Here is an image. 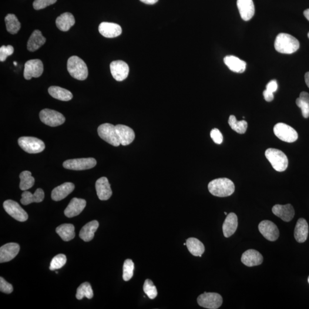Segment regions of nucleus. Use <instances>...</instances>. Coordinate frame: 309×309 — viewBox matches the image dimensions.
<instances>
[{
    "instance_id": "obj_15",
    "label": "nucleus",
    "mask_w": 309,
    "mask_h": 309,
    "mask_svg": "<svg viewBox=\"0 0 309 309\" xmlns=\"http://www.w3.org/2000/svg\"><path fill=\"white\" fill-rule=\"evenodd\" d=\"M20 245L16 243L5 244L0 248V263H8L15 258L19 253Z\"/></svg>"
},
{
    "instance_id": "obj_34",
    "label": "nucleus",
    "mask_w": 309,
    "mask_h": 309,
    "mask_svg": "<svg viewBox=\"0 0 309 309\" xmlns=\"http://www.w3.org/2000/svg\"><path fill=\"white\" fill-rule=\"evenodd\" d=\"M20 189L26 191L31 189L34 185L35 178L32 176V173L28 171H22L20 175Z\"/></svg>"
},
{
    "instance_id": "obj_26",
    "label": "nucleus",
    "mask_w": 309,
    "mask_h": 309,
    "mask_svg": "<svg viewBox=\"0 0 309 309\" xmlns=\"http://www.w3.org/2000/svg\"><path fill=\"white\" fill-rule=\"evenodd\" d=\"M309 234V226L304 218L299 219L294 230V237L299 243H304L307 241Z\"/></svg>"
},
{
    "instance_id": "obj_18",
    "label": "nucleus",
    "mask_w": 309,
    "mask_h": 309,
    "mask_svg": "<svg viewBox=\"0 0 309 309\" xmlns=\"http://www.w3.org/2000/svg\"><path fill=\"white\" fill-rule=\"evenodd\" d=\"M86 206V201L85 199L74 198L70 200L66 207L65 214L66 217L73 218L79 216Z\"/></svg>"
},
{
    "instance_id": "obj_14",
    "label": "nucleus",
    "mask_w": 309,
    "mask_h": 309,
    "mask_svg": "<svg viewBox=\"0 0 309 309\" xmlns=\"http://www.w3.org/2000/svg\"><path fill=\"white\" fill-rule=\"evenodd\" d=\"M110 72L117 81L122 82L125 80L129 73V66L126 62L117 60L110 63Z\"/></svg>"
},
{
    "instance_id": "obj_24",
    "label": "nucleus",
    "mask_w": 309,
    "mask_h": 309,
    "mask_svg": "<svg viewBox=\"0 0 309 309\" xmlns=\"http://www.w3.org/2000/svg\"><path fill=\"white\" fill-rule=\"evenodd\" d=\"M224 63L231 71L242 73L246 68V63L234 56H227L224 58Z\"/></svg>"
},
{
    "instance_id": "obj_5",
    "label": "nucleus",
    "mask_w": 309,
    "mask_h": 309,
    "mask_svg": "<svg viewBox=\"0 0 309 309\" xmlns=\"http://www.w3.org/2000/svg\"><path fill=\"white\" fill-rule=\"evenodd\" d=\"M19 145L29 154H38L45 149V144L42 140L34 137H21L18 140Z\"/></svg>"
},
{
    "instance_id": "obj_37",
    "label": "nucleus",
    "mask_w": 309,
    "mask_h": 309,
    "mask_svg": "<svg viewBox=\"0 0 309 309\" xmlns=\"http://www.w3.org/2000/svg\"><path fill=\"white\" fill-rule=\"evenodd\" d=\"M228 124L236 132L243 134L246 132L247 129V123L245 120L238 121L236 116L230 115L228 119Z\"/></svg>"
},
{
    "instance_id": "obj_23",
    "label": "nucleus",
    "mask_w": 309,
    "mask_h": 309,
    "mask_svg": "<svg viewBox=\"0 0 309 309\" xmlns=\"http://www.w3.org/2000/svg\"><path fill=\"white\" fill-rule=\"evenodd\" d=\"M75 189V185L72 183L66 182L55 188L52 191L51 198L53 200H62L68 196Z\"/></svg>"
},
{
    "instance_id": "obj_45",
    "label": "nucleus",
    "mask_w": 309,
    "mask_h": 309,
    "mask_svg": "<svg viewBox=\"0 0 309 309\" xmlns=\"http://www.w3.org/2000/svg\"><path fill=\"white\" fill-rule=\"evenodd\" d=\"M13 290L11 284H9L2 277L0 278V291L6 294H11Z\"/></svg>"
},
{
    "instance_id": "obj_3",
    "label": "nucleus",
    "mask_w": 309,
    "mask_h": 309,
    "mask_svg": "<svg viewBox=\"0 0 309 309\" xmlns=\"http://www.w3.org/2000/svg\"><path fill=\"white\" fill-rule=\"evenodd\" d=\"M67 69L73 78L85 80L88 75V70L86 64L79 57H70L67 63Z\"/></svg>"
},
{
    "instance_id": "obj_25",
    "label": "nucleus",
    "mask_w": 309,
    "mask_h": 309,
    "mask_svg": "<svg viewBox=\"0 0 309 309\" xmlns=\"http://www.w3.org/2000/svg\"><path fill=\"white\" fill-rule=\"evenodd\" d=\"M238 225L237 215L233 213L228 214L223 224L224 236L228 238L233 236L237 229Z\"/></svg>"
},
{
    "instance_id": "obj_40",
    "label": "nucleus",
    "mask_w": 309,
    "mask_h": 309,
    "mask_svg": "<svg viewBox=\"0 0 309 309\" xmlns=\"http://www.w3.org/2000/svg\"><path fill=\"white\" fill-rule=\"evenodd\" d=\"M134 264L132 260H126L123 265V278L124 281H129L133 275Z\"/></svg>"
},
{
    "instance_id": "obj_21",
    "label": "nucleus",
    "mask_w": 309,
    "mask_h": 309,
    "mask_svg": "<svg viewBox=\"0 0 309 309\" xmlns=\"http://www.w3.org/2000/svg\"><path fill=\"white\" fill-rule=\"evenodd\" d=\"M275 216L280 218L285 221H290L294 217V208L290 204L286 205L276 204L272 209Z\"/></svg>"
},
{
    "instance_id": "obj_47",
    "label": "nucleus",
    "mask_w": 309,
    "mask_h": 309,
    "mask_svg": "<svg viewBox=\"0 0 309 309\" xmlns=\"http://www.w3.org/2000/svg\"><path fill=\"white\" fill-rule=\"evenodd\" d=\"M263 95L265 100H266L267 102H272V101H273L274 99V94L268 92L266 91V90H264L263 92Z\"/></svg>"
},
{
    "instance_id": "obj_8",
    "label": "nucleus",
    "mask_w": 309,
    "mask_h": 309,
    "mask_svg": "<svg viewBox=\"0 0 309 309\" xmlns=\"http://www.w3.org/2000/svg\"><path fill=\"white\" fill-rule=\"evenodd\" d=\"M40 118L43 123L53 127L62 125L66 121L65 117L62 113L50 109L41 110Z\"/></svg>"
},
{
    "instance_id": "obj_12",
    "label": "nucleus",
    "mask_w": 309,
    "mask_h": 309,
    "mask_svg": "<svg viewBox=\"0 0 309 309\" xmlns=\"http://www.w3.org/2000/svg\"><path fill=\"white\" fill-rule=\"evenodd\" d=\"M43 71L44 66L41 60H30L25 63L23 76L26 80H31L32 77L41 76Z\"/></svg>"
},
{
    "instance_id": "obj_28",
    "label": "nucleus",
    "mask_w": 309,
    "mask_h": 309,
    "mask_svg": "<svg viewBox=\"0 0 309 309\" xmlns=\"http://www.w3.org/2000/svg\"><path fill=\"white\" fill-rule=\"evenodd\" d=\"M46 42V39L39 30H35L29 39L27 49L30 52H35L39 49Z\"/></svg>"
},
{
    "instance_id": "obj_1",
    "label": "nucleus",
    "mask_w": 309,
    "mask_h": 309,
    "mask_svg": "<svg viewBox=\"0 0 309 309\" xmlns=\"http://www.w3.org/2000/svg\"><path fill=\"white\" fill-rule=\"evenodd\" d=\"M274 47L277 52L284 54H292L300 48V43L294 37L287 33H280L274 42Z\"/></svg>"
},
{
    "instance_id": "obj_46",
    "label": "nucleus",
    "mask_w": 309,
    "mask_h": 309,
    "mask_svg": "<svg viewBox=\"0 0 309 309\" xmlns=\"http://www.w3.org/2000/svg\"><path fill=\"white\" fill-rule=\"evenodd\" d=\"M278 89V84L275 80H271L266 86V90L267 92L273 94L277 91Z\"/></svg>"
},
{
    "instance_id": "obj_44",
    "label": "nucleus",
    "mask_w": 309,
    "mask_h": 309,
    "mask_svg": "<svg viewBox=\"0 0 309 309\" xmlns=\"http://www.w3.org/2000/svg\"><path fill=\"white\" fill-rule=\"evenodd\" d=\"M210 136L215 143L221 144L223 142V137L222 134L217 129H214L211 130Z\"/></svg>"
},
{
    "instance_id": "obj_51",
    "label": "nucleus",
    "mask_w": 309,
    "mask_h": 309,
    "mask_svg": "<svg viewBox=\"0 0 309 309\" xmlns=\"http://www.w3.org/2000/svg\"><path fill=\"white\" fill-rule=\"evenodd\" d=\"M13 65H14L15 66H16L17 65H18V63H17L16 62H13Z\"/></svg>"
},
{
    "instance_id": "obj_20",
    "label": "nucleus",
    "mask_w": 309,
    "mask_h": 309,
    "mask_svg": "<svg viewBox=\"0 0 309 309\" xmlns=\"http://www.w3.org/2000/svg\"><path fill=\"white\" fill-rule=\"evenodd\" d=\"M263 255L257 250L250 249L244 252L242 255L241 261L248 267L258 266L263 263Z\"/></svg>"
},
{
    "instance_id": "obj_43",
    "label": "nucleus",
    "mask_w": 309,
    "mask_h": 309,
    "mask_svg": "<svg viewBox=\"0 0 309 309\" xmlns=\"http://www.w3.org/2000/svg\"><path fill=\"white\" fill-rule=\"evenodd\" d=\"M56 1L57 0H35L33 6L35 9L40 10L54 4Z\"/></svg>"
},
{
    "instance_id": "obj_10",
    "label": "nucleus",
    "mask_w": 309,
    "mask_h": 309,
    "mask_svg": "<svg viewBox=\"0 0 309 309\" xmlns=\"http://www.w3.org/2000/svg\"><path fill=\"white\" fill-rule=\"evenodd\" d=\"M96 164L95 159L89 157L66 160L63 163V167L68 170L81 171L92 169Z\"/></svg>"
},
{
    "instance_id": "obj_38",
    "label": "nucleus",
    "mask_w": 309,
    "mask_h": 309,
    "mask_svg": "<svg viewBox=\"0 0 309 309\" xmlns=\"http://www.w3.org/2000/svg\"><path fill=\"white\" fill-rule=\"evenodd\" d=\"M76 297L77 300H82L84 297L91 299L93 297V292L91 286L88 282H85L77 288Z\"/></svg>"
},
{
    "instance_id": "obj_48",
    "label": "nucleus",
    "mask_w": 309,
    "mask_h": 309,
    "mask_svg": "<svg viewBox=\"0 0 309 309\" xmlns=\"http://www.w3.org/2000/svg\"><path fill=\"white\" fill-rule=\"evenodd\" d=\"M140 1L144 3V4L153 5L156 4L159 0H140Z\"/></svg>"
},
{
    "instance_id": "obj_35",
    "label": "nucleus",
    "mask_w": 309,
    "mask_h": 309,
    "mask_svg": "<svg viewBox=\"0 0 309 309\" xmlns=\"http://www.w3.org/2000/svg\"><path fill=\"white\" fill-rule=\"evenodd\" d=\"M5 22L6 30L12 35L16 34L21 28V23L15 15L8 14L5 17Z\"/></svg>"
},
{
    "instance_id": "obj_17",
    "label": "nucleus",
    "mask_w": 309,
    "mask_h": 309,
    "mask_svg": "<svg viewBox=\"0 0 309 309\" xmlns=\"http://www.w3.org/2000/svg\"><path fill=\"white\" fill-rule=\"evenodd\" d=\"M101 35L107 38H114L122 34V29L115 23L103 22L99 26Z\"/></svg>"
},
{
    "instance_id": "obj_30",
    "label": "nucleus",
    "mask_w": 309,
    "mask_h": 309,
    "mask_svg": "<svg viewBox=\"0 0 309 309\" xmlns=\"http://www.w3.org/2000/svg\"><path fill=\"white\" fill-rule=\"evenodd\" d=\"M21 203L23 205H28L32 203H40L44 199V192L42 189H38L35 194L29 191H24L22 194Z\"/></svg>"
},
{
    "instance_id": "obj_52",
    "label": "nucleus",
    "mask_w": 309,
    "mask_h": 309,
    "mask_svg": "<svg viewBox=\"0 0 309 309\" xmlns=\"http://www.w3.org/2000/svg\"><path fill=\"white\" fill-rule=\"evenodd\" d=\"M183 245H184V246H186V243H184L183 244Z\"/></svg>"
},
{
    "instance_id": "obj_32",
    "label": "nucleus",
    "mask_w": 309,
    "mask_h": 309,
    "mask_svg": "<svg viewBox=\"0 0 309 309\" xmlns=\"http://www.w3.org/2000/svg\"><path fill=\"white\" fill-rule=\"evenodd\" d=\"M48 92L53 98L65 102L71 100L73 97L72 93L69 90L58 86L50 87Z\"/></svg>"
},
{
    "instance_id": "obj_31",
    "label": "nucleus",
    "mask_w": 309,
    "mask_h": 309,
    "mask_svg": "<svg viewBox=\"0 0 309 309\" xmlns=\"http://www.w3.org/2000/svg\"><path fill=\"white\" fill-rule=\"evenodd\" d=\"M186 246L190 253L196 257H201L205 247L203 243L196 238H190L186 241Z\"/></svg>"
},
{
    "instance_id": "obj_36",
    "label": "nucleus",
    "mask_w": 309,
    "mask_h": 309,
    "mask_svg": "<svg viewBox=\"0 0 309 309\" xmlns=\"http://www.w3.org/2000/svg\"><path fill=\"white\" fill-rule=\"evenodd\" d=\"M296 105L301 110L302 115L305 118L309 117V94L308 92H302L300 97L296 100Z\"/></svg>"
},
{
    "instance_id": "obj_49",
    "label": "nucleus",
    "mask_w": 309,
    "mask_h": 309,
    "mask_svg": "<svg viewBox=\"0 0 309 309\" xmlns=\"http://www.w3.org/2000/svg\"><path fill=\"white\" fill-rule=\"evenodd\" d=\"M305 83L309 88V72L305 74Z\"/></svg>"
},
{
    "instance_id": "obj_13",
    "label": "nucleus",
    "mask_w": 309,
    "mask_h": 309,
    "mask_svg": "<svg viewBox=\"0 0 309 309\" xmlns=\"http://www.w3.org/2000/svg\"><path fill=\"white\" fill-rule=\"evenodd\" d=\"M258 228L260 233L268 241H276L280 236V231L276 224L270 221H262Z\"/></svg>"
},
{
    "instance_id": "obj_6",
    "label": "nucleus",
    "mask_w": 309,
    "mask_h": 309,
    "mask_svg": "<svg viewBox=\"0 0 309 309\" xmlns=\"http://www.w3.org/2000/svg\"><path fill=\"white\" fill-rule=\"evenodd\" d=\"M99 136L112 146L118 147L120 145L118 135L115 126L112 124L105 123L100 125L97 129Z\"/></svg>"
},
{
    "instance_id": "obj_7",
    "label": "nucleus",
    "mask_w": 309,
    "mask_h": 309,
    "mask_svg": "<svg viewBox=\"0 0 309 309\" xmlns=\"http://www.w3.org/2000/svg\"><path fill=\"white\" fill-rule=\"evenodd\" d=\"M274 133L278 138L287 143H293L298 138L296 131L285 123L277 124L274 127Z\"/></svg>"
},
{
    "instance_id": "obj_9",
    "label": "nucleus",
    "mask_w": 309,
    "mask_h": 309,
    "mask_svg": "<svg viewBox=\"0 0 309 309\" xmlns=\"http://www.w3.org/2000/svg\"><path fill=\"white\" fill-rule=\"evenodd\" d=\"M198 304L201 307L209 309H217L221 307L223 303L221 295L216 293H204L199 295L197 299Z\"/></svg>"
},
{
    "instance_id": "obj_39",
    "label": "nucleus",
    "mask_w": 309,
    "mask_h": 309,
    "mask_svg": "<svg viewBox=\"0 0 309 309\" xmlns=\"http://www.w3.org/2000/svg\"><path fill=\"white\" fill-rule=\"evenodd\" d=\"M66 263V257L65 254L57 255L50 263L49 269L51 271L60 269L65 266Z\"/></svg>"
},
{
    "instance_id": "obj_42",
    "label": "nucleus",
    "mask_w": 309,
    "mask_h": 309,
    "mask_svg": "<svg viewBox=\"0 0 309 309\" xmlns=\"http://www.w3.org/2000/svg\"><path fill=\"white\" fill-rule=\"evenodd\" d=\"M14 48L12 45H2L0 48V61L4 62L8 57L13 54Z\"/></svg>"
},
{
    "instance_id": "obj_54",
    "label": "nucleus",
    "mask_w": 309,
    "mask_h": 309,
    "mask_svg": "<svg viewBox=\"0 0 309 309\" xmlns=\"http://www.w3.org/2000/svg\"><path fill=\"white\" fill-rule=\"evenodd\" d=\"M308 282H309V276L308 277Z\"/></svg>"
},
{
    "instance_id": "obj_41",
    "label": "nucleus",
    "mask_w": 309,
    "mask_h": 309,
    "mask_svg": "<svg viewBox=\"0 0 309 309\" xmlns=\"http://www.w3.org/2000/svg\"><path fill=\"white\" fill-rule=\"evenodd\" d=\"M143 290L144 293L149 298L153 300L156 297L157 295V291L156 287L154 286L153 282L150 280H146L144 282L143 285Z\"/></svg>"
},
{
    "instance_id": "obj_22",
    "label": "nucleus",
    "mask_w": 309,
    "mask_h": 309,
    "mask_svg": "<svg viewBox=\"0 0 309 309\" xmlns=\"http://www.w3.org/2000/svg\"><path fill=\"white\" fill-rule=\"evenodd\" d=\"M237 6L241 18L249 21L254 15L255 7L253 0H237Z\"/></svg>"
},
{
    "instance_id": "obj_29",
    "label": "nucleus",
    "mask_w": 309,
    "mask_h": 309,
    "mask_svg": "<svg viewBox=\"0 0 309 309\" xmlns=\"http://www.w3.org/2000/svg\"><path fill=\"white\" fill-rule=\"evenodd\" d=\"M99 226L97 221H92L87 223L80 231L79 237L85 242H89L93 240L95 233Z\"/></svg>"
},
{
    "instance_id": "obj_19",
    "label": "nucleus",
    "mask_w": 309,
    "mask_h": 309,
    "mask_svg": "<svg viewBox=\"0 0 309 309\" xmlns=\"http://www.w3.org/2000/svg\"><path fill=\"white\" fill-rule=\"evenodd\" d=\"M120 144L122 146L129 145L135 139V134L130 127L123 124L115 126Z\"/></svg>"
},
{
    "instance_id": "obj_4",
    "label": "nucleus",
    "mask_w": 309,
    "mask_h": 309,
    "mask_svg": "<svg viewBox=\"0 0 309 309\" xmlns=\"http://www.w3.org/2000/svg\"><path fill=\"white\" fill-rule=\"evenodd\" d=\"M265 156L275 170L278 172H283L287 169L288 158L286 154L281 150L268 149L265 152Z\"/></svg>"
},
{
    "instance_id": "obj_27",
    "label": "nucleus",
    "mask_w": 309,
    "mask_h": 309,
    "mask_svg": "<svg viewBox=\"0 0 309 309\" xmlns=\"http://www.w3.org/2000/svg\"><path fill=\"white\" fill-rule=\"evenodd\" d=\"M56 23L60 31L66 32L75 24V19L71 13L66 12L57 18Z\"/></svg>"
},
{
    "instance_id": "obj_16",
    "label": "nucleus",
    "mask_w": 309,
    "mask_h": 309,
    "mask_svg": "<svg viewBox=\"0 0 309 309\" xmlns=\"http://www.w3.org/2000/svg\"><path fill=\"white\" fill-rule=\"evenodd\" d=\"M96 190L99 199L101 200H109L112 195L110 185L106 177H102L97 180L95 184Z\"/></svg>"
},
{
    "instance_id": "obj_2",
    "label": "nucleus",
    "mask_w": 309,
    "mask_h": 309,
    "mask_svg": "<svg viewBox=\"0 0 309 309\" xmlns=\"http://www.w3.org/2000/svg\"><path fill=\"white\" fill-rule=\"evenodd\" d=\"M208 189L214 196L227 197L231 196L235 191V185L232 181L227 178H218L209 183Z\"/></svg>"
},
{
    "instance_id": "obj_11",
    "label": "nucleus",
    "mask_w": 309,
    "mask_h": 309,
    "mask_svg": "<svg viewBox=\"0 0 309 309\" xmlns=\"http://www.w3.org/2000/svg\"><path fill=\"white\" fill-rule=\"evenodd\" d=\"M3 206L6 212L15 220L19 221H25L28 219V214L16 201L12 200H5L3 203Z\"/></svg>"
},
{
    "instance_id": "obj_53",
    "label": "nucleus",
    "mask_w": 309,
    "mask_h": 309,
    "mask_svg": "<svg viewBox=\"0 0 309 309\" xmlns=\"http://www.w3.org/2000/svg\"><path fill=\"white\" fill-rule=\"evenodd\" d=\"M224 214L225 215H227V213L226 212H224Z\"/></svg>"
},
{
    "instance_id": "obj_50",
    "label": "nucleus",
    "mask_w": 309,
    "mask_h": 309,
    "mask_svg": "<svg viewBox=\"0 0 309 309\" xmlns=\"http://www.w3.org/2000/svg\"><path fill=\"white\" fill-rule=\"evenodd\" d=\"M304 15L305 18H307V19L309 21V9L305 10L304 12Z\"/></svg>"
},
{
    "instance_id": "obj_55",
    "label": "nucleus",
    "mask_w": 309,
    "mask_h": 309,
    "mask_svg": "<svg viewBox=\"0 0 309 309\" xmlns=\"http://www.w3.org/2000/svg\"><path fill=\"white\" fill-rule=\"evenodd\" d=\"M308 38H309V32L308 33Z\"/></svg>"
},
{
    "instance_id": "obj_33",
    "label": "nucleus",
    "mask_w": 309,
    "mask_h": 309,
    "mask_svg": "<svg viewBox=\"0 0 309 309\" xmlns=\"http://www.w3.org/2000/svg\"><path fill=\"white\" fill-rule=\"evenodd\" d=\"M56 233L65 241H69L75 237V226L72 224H63L56 228Z\"/></svg>"
}]
</instances>
